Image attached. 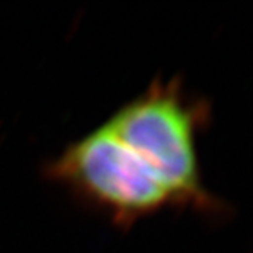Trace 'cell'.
Listing matches in <instances>:
<instances>
[{
    "label": "cell",
    "instance_id": "1",
    "mask_svg": "<svg viewBox=\"0 0 253 253\" xmlns=\"http://www.w3.org/2000/svg\"><path fill=\"white\" fill-rule=\"evenodd\" d=\"M208 113L178 80L154 81L66 147L47 175L116 224L169 209L215 212L197 151Z\"/></svg>",
    "mask_w": 253,
    "mask_h": 253
}]
</instances>
